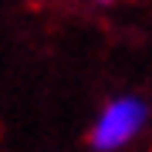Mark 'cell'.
<instances>
[{
  "label": "cell",
  "mask_w": 152,
  "mask_h": 152,
  "mask_svg": "<svg viewBox=\"0 0 152 152\" xmlns=\"http://www.w3.org/2000/svg\"><path fill=\"white\" fill-rule=\"evenodd\" d=\"M149 118V108L145 102L125 95V98H115V102L98 115L95 129H91V145L98 152H115L122 149L125 142H132L142 132V125Z\"/></svg>",
  "instance_id": "obj_1"
},
{
  "label": "cell",
  "mask_w": 152,
  "mask_h": 152,
  "mask_svg": "<svg viewBox=\"0 0 152 152\" xmlns=\"http://www.w3.org/2000/svg\"><path fill=\"white\" fill-rule=\"evenodd\" d=\"M102 4H112V0H102Z\"/></svg>",
  "instance_id": "obj_2"
}]
</instances>
